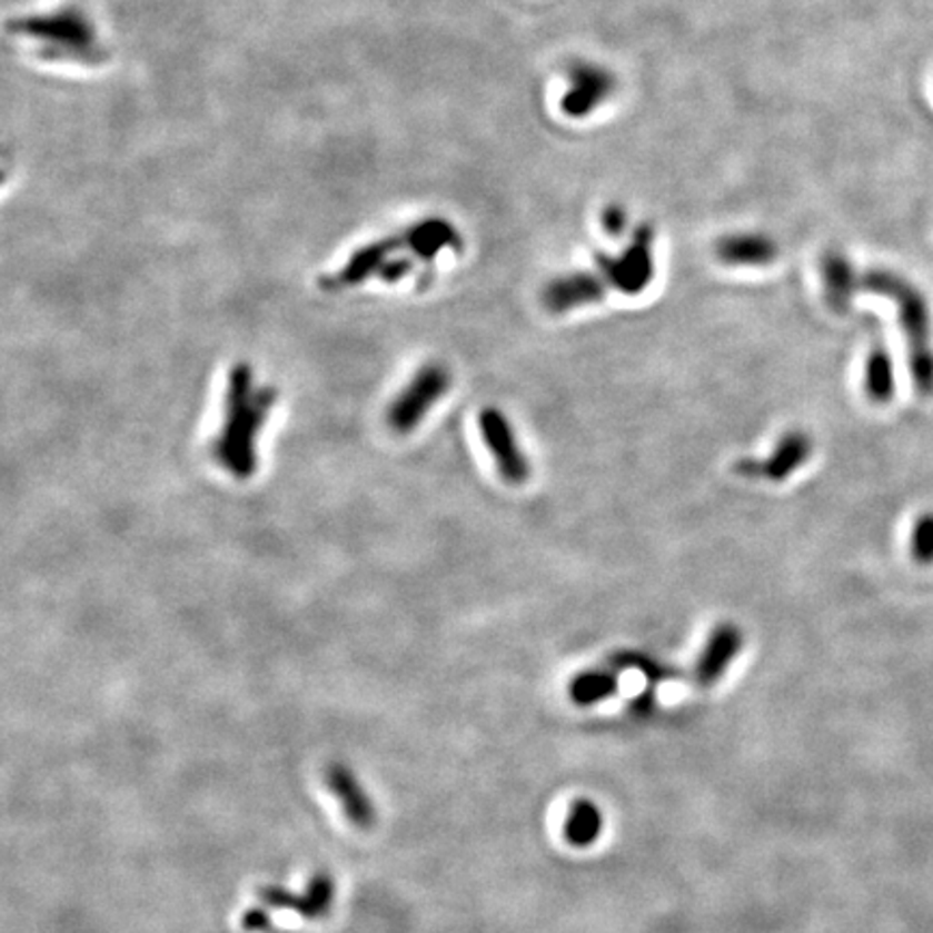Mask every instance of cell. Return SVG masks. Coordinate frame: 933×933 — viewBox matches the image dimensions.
<instances>
[{
  "label": "cell",
  "instance_id": "6da1fadb",
  "mask_svg": "<svg viewBox=\"0 0 933 933\" xmlns=\"http://www.w3.org/2000/svg\"><path fill=\"white\" fill-rule=\"evenodd\" d=\"M272 387H254V370L249 364H238L229 373L225 421L219 439L215 441V456L225 469L240 480H247L258 469L256 441L268 411L277 403Z\"/></svg>",
  "mask_w": 933,
  "mask_h": 933
},
{
  "label": "cell",
  "instance_id": "7a4b0ae2",
  "mask_svg": "<svg viewBox=\"0 0 933 933\" xmlns=\"http://www.w3.org/2000/svg\"><path fill=\"white\" fill-rule=\"evenodd\" d=\"M860 290L895 300L899 318L907 337V357L914 387L921 394L932 396V320L927 300L923 299V295L907 279L884 268H871L864 275H860Z\"/></svg>",
  "mask_w": 933,
  "mask_h": 933
},
{
  "label": "cell",
  "instance_id": "3957f363",
  "mask_svg": "<svg viewBox=\"0 0 933 933\" xmlns=\"http://www.w3.org/2000/svg\"><path fill=\"white\" fill-rule=\"evenodd\" d=\"M13 31L22 38L41 41V52H48L50 59H72L82 63L105 59L96 43L93 24L78 9H61L50 16L16 20Z\"/></svg>",
  "mask_w": 933,
  "mask_h": 933
},
{
  "label": "cell",
  "instance_id": "277c9868",
  "mask_svg": "<svg viewBox=\"0 0 933 933\" xmlns=\"http://www.w3.org/2000/svg\"><path fill=\"white\" fill-rule=\"evenodd\" d=\"M653 242H655L653 225H637L632 240L618 256L597 254L598 272L612 288H616L618 292L627 297L644 292L655 277Z\"/></svg>",
  "mask_w": 933,
  "mask_h": 933
},
{
  "label": "cell",
  "instance_id": "5b68a950",
  "mask_svg": "<svg viewBox=\"0 0 933 933\" xmlns=\"http://www.w3.org/2000/svg\"><path fill=\"white\" fill-rule=\"evenodd\" d=\"M566 91L562 93L560 111L570 119H586L598 111L618 91V78L597 61L577 59L566 68Z\"/></svg>",
  "mask_w": 933,
  "mask_h": 933
},
{
  "label": "cell",
  "instance_id": "8992f818",
  "mask_svg": "<svg viewBox=\"0 0 933 933\" xmlns=\"http://www.w3.org/2000/svg\"><path fill=\"white\" fill-rule=\"evenodd\" d=\"M451 385V376L441 364H428L413 376L409 387L394 400L387 413L389 426L407 435L417 428L428 411L444 398Z\"/></svg>",
  "mask_w": 933,
  "mask_h": 933
},
{
  "label": "cell",
  "instance_id": "52a82bcc",
  "mask_svg": "<svg viewBox=\"0 0 933 933\" xmlns=\"http://www.w3.org/2000/svg\"><path fill=\"white\" fill-rule=\"evenodd\" d=\"M478 426L499 476L508 485L519 486L529 478V463L515 437V428L499 409L486 407L478 415Z\"/></svg>",
  "mask_w": 933,
  "mask_h": 933
},
{
  "label": "cell",
  "instance_id": "ba28073f",
  "mask_svg": "<svg viewBox=\"0 0 933 933\" xmlns=\"http://www.w3.org/2000/svg\"><path fill=\"white\" fill-rule=\"evenodd\" d=\"M607 286L609 284L603 279L601 272L577 270V272L560 275V277L552 279L543 288L540 299L552 314H566L575 307L593 305V302L605 299L607 297Z\"/></svg>",
  "mask_w": 933,
  "mask_h": 933
},
{
  "label": "cell",
  "instance_id": "9c48e42d",
  "mask_svg": "<svg viewBox=\"0 0 933 933\" xmlns=\"http://www.w3.org/2000/svg\"><path fill=\"white\" fill-rule=\"evenodd\" d=\"M715 258L726 266L761 268L778 260V242L763 231H735L715 240Z\"/></svg>",
  "mask_w": 933,
  "mask_h": 933
},
{
  "label": "cell",
  "instance_id": "30bf717a",
  "mask_svg": "<svg viewBox=\"0 0 933 933\" xmlns=\"http://www.w3.org/2000/svg\"><path fill=\"white\" fill-rule=\"evenodd\" d=\"M400 247H403L400 236L374 240L370 245L357 249L341 270H337L336 275H331V277H325L320 284H322L325 290H339V288L359 286L366 279H370L373 275H378L380 268Z\"/></svg>",
  "mask_w": 933,
  "mask_h": 933
},
{
  "label": "cell",
  "instance_id": "8fae6325",
  "mask_svg": "<svg viewBox=\"0 0 933 933\" xmlns=\"http://www.w3.org/2000/svg\"><path fill=\"white\" fill-rule=\"evenodd\" d=\"M744 646V634L733 623H722L711 632L709 639L696 664V681L703 687H711L722 678Z\"/></svg>",
  "mask_w": 933,
  "mask_h": 933
},
{
  "label": "cell",
  "instance_id": "7c38bea8",
  "mask_svg": "<svg viewBox=\"0 0 933 933\" xmlns=\"http://www.w3.org/2000/svg\"><path fill=\"white\" fill-rule=\"evenodd\" d=\"M403 242L405 251L419 261H433L444 249H463L458 229L439 217L424 219L403 231Z\"/></svg>",
  "mask_w": 933,
  "mask_h": 933
},
{
  "label": "cell",
  "instance_id": "4fadbf2b",
  "mask_svg": "<svg viewBox=\"0 0 933 933\" xmlns=\"http://www.w3.org/2000/svg\"><path fill=\"white\" fill-rule=\"evenodd\" d=\"M822 281L825 302L845 314L860 290V275L850 258L836 249L825 251L822 258Z\"/></svg>",
  "mask_w": 933,
  "mask_h": 933
},
{
  "label": "cell",
  "instance_id": "5bb4252c",
  "mask_svg": "<svg viewBox=\"0 0 933 933\" xmlns=\"http://www.w3.org/2000/svg\"><path fill=\"white\" fill-rule=\"evenodd\" d=\"M813 454V441L804 430H788L776 444L767 460H763V478L783 483L795 474Z\"/></svg>",
  "mask_w": 933,
  "mask_h": 933
},
{
  "label": "cell",
  "instance_id": "9a60e30c",
  "mask_svg": "<svg viewBox=\"0 0 933 933\" xmlns=\"http://www.w3.org/2000/svg\"><path fill=\"white\" fill-rule=\"evenodd\" d=\"M864 387L873 403L886 405L895 396V364L886 346L877 344L866 357V373H864Z\"/></svg>",
  "mask_w": 933,
  "mask_h": 933
},
{
  "label": "cell",
  "instance_id": "2e32d148",
  "mask_svg": "<svg viewBox=\"0 0 933 933\" xmlns=\"http://www.w3.org/2000/svg\"><path fill=\"white\" fill-rule=\"evenodd\" d=\"M601 813L593 802L579 800L573 804L566 823H564V836L568 843H573L575 847H586L593 845L601 834Z\"/></svg>",
  "mask_w": 933,
  "mask_h": 933
},
{
  "label": "cell",
  "instance_id": "e0dca14e",
  "mask_svg": "<svg viewBox=\"0 0 933 933\" xmlns=\"http://www.w3.org/2000/svg\"><path fill=\"white\" fill-rule=\"evenodd\" d=\"M618 689V678L612 673H603V671H593V673H582L579 676L573 678L568 692L575 705L588 707V705H597L601 701L614 696Z\"/></svg>",
  "mask_w": 933,
  "mask_h": 933
},
{
  "label": "cell",
  "instance_id": "ac0fdd59",
  "mask_svg": "<svg viewBox=\"0 0 933 933\" xmlns=\"http://www.w3.org/2000/svg\"><path fill=\"white\" fill-rule=\"evenodd\" d=\"M910 554L919 564H933V513L921 515L912 525Z\"/></svg>",
  "mask_w": 933,
  "mask_h": 933
},
{
  "label": "cell",
  "instance_id": "d6986e66",
  "mask_svg": "<svg viewBox=\"0 0 933 933\" xmlns=\"http://www.w3.org/2000/svg\"><path fill=\"white\" fill-rule=\"evenodd\" d=\"M598 221H601V227H603L605 234L616 238V236H623L627 231L629 215H627V208L623 204H607V206H603Z\"/></svg>",
  "mask_w": 933,
  "mask_h": 933
},
{
  "label": "cell",
  "instance_id": "ffe728a7",
  "mask_svg": "<svg viewBox=\"0 0 933 933\" xmlns=\"http://www.w3.org/2000/svg\"><path fill=\"white\" fill-rule=\"evenodd\" d=\"M735 472L746 478H761L763 476V460L756 458H742L735 463Z\"/></svg>",
  "mask_w": 933,
  "mask_h": 933
}]
</instances>
